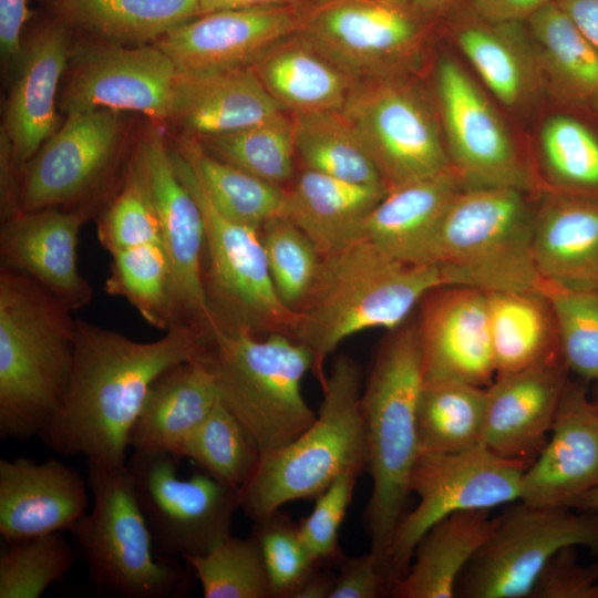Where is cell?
Here are the masks:
<instances>
[{
	"instance_id": "1",
	"label": "cell",
	"mask_w": 598,
	"mask_h": 598,
	"mask_svg": "<svg viewBox=\"0 0 598 598\" xmlns=\"http://www.w3.org/2000/svg\"><path fill=\"white\" fill-rule=\"evenodd\" d=\"M209 333L173 324L152 342L76 319L64 403L39 439L64 456L105 466L126 463L131 429L152 383L166 369L205 354Z\"/></svg>"
},
{
	"instance_id": "2",
	"label": "cell",
	"mask_w": 598,
	"mask_h": 598,
	"mask_svg": "<svg viewBox=\"0 0 598 598\" xmlns=\"http://www.w3.org/2000/svg\"><path fill=\"white\" fill-rule=\"evenodd\" d=\"M72 310L34 279L0 269V436L40 437L66 398Z\"/></svg>"
},
{
	"instance_id": "3",
	"label": "cell",
	"mask_w": 598,
	"mask_h": 598,
	"mask_svg": "<svg viewBox=\"0 0 598 598\" xmlns=\"http://www.w3.org/2000/svg\"><path fill=\"white\" fill-rule=\"evenodd\" d=\"M444 285L437 265L406 264L369 241H350L321 258L292 338L310 350L311 372L321 385L324 362L343 340L398 327L429 291Z\"/></svg>"
},
{
	"instance_id": "4",
	"label": "cell",
	"mask_w": 598,
	"mask_h": 598,
	"mask_svg": "<svg viewBox=\"0 0 598 598\" xmlns=\"http://www.w3.org/2000/svg\"><path fill=\"white\" fill-rule=\"evenodd\" d=\"M422 385L417 321L410 316L380 342L360 400L365 468L372 478L365 522L370 551L384 578L388 551L405 515L411 475L420 454L416 410Z\"/></svg>"
},
{
	"instance_id": "5",
	"label": "cell",
	"mask_w": 598,
	"mask_h": 598,
	"mask_svg": "<svg viewBox=\"0 0 598 598\" xmlns=\"http://www.w3.org/2000/svg\"><path fill=\"white\" fill-rule=\"evenodd\" d=\"M320 386L315 422L289 444L261 454L239 489V508L255 522L289 502L317 498L349 470H365L360 364L346 354L336 357Z\"/></svg>"
},
{
	"instance_id": "6",
	"label": "cell",
	"mask_w": 598,
	"mask_h": 598,
	"mask_svg": "<svg viewBox=\"0 0 598 598\" xmlns=\"http://www.w3.org/2000/svg\"><path fill=\"white\" fill-rule=\"evenodd\" d=\"M221 403L237 417L261 454L289 444L317 414L301 392L311 371L310 350L283 333L265 339L214 324L204 355Z\"/></svg>"
},
{
	"instance_id": "7",
	"label": "cell",
	"mask_w": 598,
	"mask_h": 598,
	"mask_svg": "<svg viewBox=\"0 0 598 598\" xmlns=\"http://www.w3.org/2000/svg\"><path fill=\"white\" fill-rule=\"evenodd\" d=\"M514 187H463L441 226L436 265L446 285L484 291L539 290L533 252L537 203Z\"/></svg>"
},
{
	"instance_id": "8",
	"label": "cell",
	"mask_w": 598,
	"mask_h": 598,
	"mask_svg": "<svg viewBox=\"0 0 598 598\" xmlns=\"http://www.w3.org/2000/svg\"><path fill=\"white\" fill-rule=\"evenodd\" d=\"M93 508L70 532L94 589L116 598H171L184 592L187 571L158 555L126 463L87 462Z\"/></svg>"
},
{
	"instance_id": "9",
	"label": "cell",
	"mask_w": 598,
	"mask_h": 598,
	"mask_svg": "<svg viewBox=\"0 0 598 598\" xmlns=\"http://www.w3.org/2000/svg\"><path fill=\"white\" fill-rule=\"evenodd\" d=\"M169 153L178 177L203 214L204 288L215 324L256 336L283 333L292 338L298 312L287 308L275 290L259 230L223 215L186 157L173 146Z\"/></svg>"
},
{
	"instance_id": "10",
	"label": "cell",
	"mask_w": 598,
	"mask_h": 598,
	"mask_svg": "<svg viewBox=\"0 0 598 598\" xmlns=\"http://www.w3.org/2000/svg\"><path fill=\"white\" fill-rule=\"evenodd\" d=\"M530 463L501 457L485 447L457 453H420L410 489L417 498L393 535L386 563L388 590L408 570L415 546L436 522L452 513L492 509L519 501Z\"/></svg>"
},
{
	"instance_id": "11",
	"label": "cell",
	"mask_w": 598,
	"mask_h": 598,
	"mask_svg": "<svg viewBox=\"0 0 598 598\" xmlns=\"http://www.w3.org/2000/svg\"><path fill=\"white\" fill-rule=\"evenodd\" d=\"M306 4L298 32L357 82L403 76L422 53L423 14L398 2L313 0Z\"/></svg>"
},
{
	"instance_id": "12",
	"label": "cell",
	"mask_w": 598,
	"mask_h": 598,
	"mask_svg": "<svg viewBox=\"0 0 598 598\" xmlns=\"http://www.w3.org/2000/svg\"><path fill=\"white\" fill-rule=\"evenodd\" d=\"M567 546L598 551V514L519 501L497 517L494 532L461 576L456 596L529 597L549 558Z\"/></svg>"
},
{
	"instance_id": "13",
	"label": "cell",
	"mask_w": 598,
	"mask_h": 598,
	"mask_svg": "<svg viewBox=\"0 0 598 598\" xmlns=\"http://www.w3.org/2000/svg\"><path fill=\"white\" fill-rule=\"evenodd\" d=\"M341 111L389 190L452 168L436 115L403 76L358 82Z\"/></svg>"
},
{
	"instance_id": "14",
	"label": "cell",
	"mask_w": 598,
	"mask_h": 598,
	"mask_svg": "<svg viewBox=\"0 0 598 598\" xmlns=\"http://www.w3.org/2000/svg\"><path fill=\"white\" fill-rule=\"evenodd\" d=\"M177 457L134 451L126 460L155 551L183 559L200 556L230 534L239 491L206 472L183 478Z\"/></svg>"
},
{
	"instance_id": "15",
	"label": "cell",
	"mask_w": 598,
	"mask_h": 598,
	"mask_svg": "<svg viewBox=\"0 0 598 598\" xmlns=\"http://www.w3.org/2000/svg\"><path fill=\"white\" fill-rule=\"evenodd\" d=\"M435 90L451 166L465 187L539 192L502 117L455 60H440Z\"/></svg>"
},
{
	"instance_id": "16",
	"label": "cell",
	"mask_w": 598,
	"mask_h": 598,
	"mask_svg": "<svg viewBox=\"0 0 598 598\" xmlns=\"http://www.w3.org/2000/svg\"><path fill=\"white\" fill-rule=\"evenodd\" d=\"M69 66L61 100L66 114L105 109L157 121L176 115L181 73L155 44L79 41L72 44Z\"/></svg>"
},
{
	"instance_id": "17",
	"label": "cell",
	"mask_w": 598,
	"mask_h": 598,
	"mask_svg": "<svg viewBox=\"0 0 598 598\" xmlns=\"http://www.w3.org/2000/svg\"><path fill=\"white\" fill-rule=\"evenodd\" d=\"M157 215L172 275L173 324L210 332L215 324L204 288L205 226L202 210L178 177L156 127L141 138L132 156Z\"/></svg>"
},
{
	"instance_id": "18",
	"label": "cell",
	"mask_w": 598,
	"mask_h": 598,
	"mask_svg": "<svg viewBox=\"0 0 598 598\" xmlns=\"http://www.w3.org/2000/svg\"><path fill=\"white\" fill-rule=\"evenodd\" d=\"M62 126L22 167L20 207H92L93 196L111 173L122 137L120 113L92 110L66 114Z\"/></svg>"
},
{
	"instance_id": "19",
	"label": "cell",
	"mask_w": 598,
	"mask_h": 598,
	"mask_svg": "<svg viewBox=\"0 0 598 598\" xmlns=\"http://www.w3.org/2000/svg\"><path fill=\"white\" fill-rule=\"evenodd\" d=\"M416 316L423 382L456 380L486 388L495 378L486 291L439 286Z\"/></svg>"
},
{
	"instance_id": "20",
	"label": "cell",
	"mask_w": 598,
	"mask_h": 598,
	"mask_svg": "<svg viewBox=\"0 0 598 598\" xmlns=\"http://www.w3.org/2000/svg\"><path fill=\"white\" fill-rule=\"evenodd\" d=\"M301 12L302 6H278L206 13L154 44L184 74L246 66L271 44L297 32Z\"/></svg>"
},
{
	"instance_id": "21",
	"label": "cell",
	"mask_w": 598,
	"mask_h": 598,
	"mask_svg": "<svg viewBox=\"0 0 598 598\" xmlns=\"http://www.w3.org/2000/svg\"><path fill=\"white\" fill-rule=\"evenodd\" d=\"M89 207H50L1 221V267L23 274L72 311L87 306L93 288L78 268V240L92 217Z\"/></svg>"
},
{
	"instance_id": "22",
	"label": "cell",
	"mask_w": 598,
	"mask_h": 598,
	"mask_svg": "<svg viewBox=\"0 0 598 598\" xmlns=\"http://www.w3.org/2000/svg\"><path fill=\"white\" fill-rule=\"evenodd\" d=\"M598 487V410L582 382L568 381L546 444L524 471L519 501L570 507Z\"/></svg>"
},
{
	"instance_id": "23",
	"label": "cell",
	"mask_w": 598,
	"mask_h": 598,
	"mask_svg": "<svg viewBox=\"0 0 598 598\" xmlns=\"http://www.w3.org/2000/svg\"><path fill=\"white\" fill-rule=\"evenodd\" d=\"M568 374L559 359L495 375L486 386L483 447L532 463L547 442Z\"/></svg>"
},
{
	"instance_id": "24",
	"label": "cell",
	"mask_w": 598,
	"mask_h": 598,
	"mask_svg": "<svg viewBox=\"0 0 598 598\" xmlns=\"http://www.w3.org/2000/svg\"><path fill=\"white\" fill-rule=\"evenodd\" d=\"M80 473L56 458L0 460V534L6 543L71 532L86 515Z\"/></svg>"
},
{
	"instance_id": "25",
	"label": "cell",
	"mask_w": 598,
	"mask_h": 598,
	"mask_svg": "<svg viewBox=\"0 0 598 598\" xmlns=\"http://www.w3.org/2000/svg\"><path fill=\"white\" fill-rule=\"evenodd\" d=\"M70 28L54 21L38 29L25 43L3 112L16 167H22L59 128L58 85L69 66Z\"/></svg>"
},
{
	"instance_id": "26",
	"label": "cell",
	"mask_w": 598,
	"mask_h": 598,
	"mask_svg": "<svg viewBox=\"0 0 598 598\" xmlns=\"http://www.w3.org/2000/svg\"><path fill=\"white\" fill-rule=\"evenodd\" d=\"M463 187L451 168L390 189L357 225L349 243L369 241L406 264L436 265L444 216Z\"/></svg>"
},
{
	"instance_id": "27",
	"label": "cell",
	"mask_w": 598,
	"mask_h": 598,
	"mask_svg": "<svg viewBox=\"0 0 598 598\" xmlns=\"http://www.w3.org/2000/svg\"><path fill=\"white\" fill-rule=\"evenodd\" d=\"M533 252L549 287L598 291V198L540 192Z\"/></svg>"
},
{
	"instance_id": "28",
	"label": "cell",
	"mask_w": 598,
	"mask_h": 598,
	"mask_svg": "<svg viewBox=\"0 0 598 598\" xmlns=\"http://www.w3.org/2000/svg\"><path fill=\"white\" fill-rule=\"evenodd\" d=\"M204 355L172 365L156 378L131 429L130 447L182 458L186 441L219 401Z\"/></svg>"
},
{
	"instance_id": "29",
	"label": "cell",
	"mask_w": 598,
	"mask_h": 598,
	"mask_svg": "<svg viewBox=\"0 0 598 598\" xmlns=\"http://www.w3.org/2000/svg\"><path fill=\"white\" fill-rule=\"evenodd\" d=\"M285 110L249 65L181 73L173 121L198 137L236 132L274 118Z\"/></svg>"
},
{
	"instance_id": "30",
	"label": "cell",
	"mask_w": 598,
	"mask_h": 598,
	"mask_svg": "<svg viewBox=\"0 0 598 598\" xmlns=\"http://www.w3.org/2000/svg\"><path fill=\"white\" fill-rule=\"evenodd\" d=\"M491 509H467L436 522L415 546L406 573L389 589L395 598H453L470 561L497 525Z\"/></svg>"
},
{
	"instance_id": "31",
	"label": "cell",
	"mask_w": 598,
	"mask_h": 598,
	"mask_svg": "<svg viewBox=\"0 0 598 598\" xmlns=\"http://www.w3.org/2000/svg\"><path fill=\"white\" fill-rule=\"evenodd\" d=\"M249 66L271 97L292 114L341 111L358 83L298 31L271 44Z\"/></svg>"
},
{
	"instance_id": "32",
	"label": "cell",
	"mask_w": 598,
	"mask_h": 598,
	"mask_svg": "<svg viewBox=\"0 0 598 598\" xmlns=\"http://www.w3.org/2000/svg\"><path fill=\"white\" fill-rule=\"evenodd\" d=\"M385 185H365L303 168L289 187L280 216L313 243L321 257L349 243L362 218L385 196Z\"/></svg>"
},
{
	"instance_id": "33",
	"label": "cell",
	"mask_w": 598,
	"mask_h": 598,
	"mask_svg": "<svg viewBox=\"0 0 598 598\" xmlns=\"http://www.w3.org/2000/svg\"><path fill=\"white\" fill-rule=\"evenodd\" d=\"M486 295L495 375L563 359L557 322L546 292L505 290Z\"/></svg>"
},
{
	"instance_id": "34",
	"label": "cell",
	"mask_w": 598,
	"mask_h": 598,
	"mask_svg": "<svg viewBox=\"0 0 598 598\" xmlns=\"http://www.w3.org/2000/svg\"><path fill=\"white\" fill-rule=\"evenodd\" d=\"M55 19L95 40L126 47L154 44L202 16L198 0H47Z\"/></svg>"
},
{
	"instance_id": "35",
	"label": "cell",
	"mask_w": 598,
	"mask_h": 598,
	"mask_svg": "<svg viewBox=\"0 0 598 598\" xmlns=\"http://www.w3.org/2000/svg\"><path fill=\"white\" fill-rule=\"evenodd\" d=\"M519 23L467 24L456 42L492 93L509 107L527 103L544 84L534 42Z\"/></svg>"
},
{
	"instance_id": "36",
	"label": "cell",
	"mask_w": 598,
	"mask_h": 598,
	"mask_svg": "<svg viewBox=\"0 0 598 598\" xmlns=\"http://www.w3.org/2000/svg\"><path fill=\"white\" fill-rule=\"evenodd\" d=\"M527 21L544 83L565 105H591L598 96V49L554 1Z\"/></svg>"
},
{
	"instance_id": "37",
	"label": "cell",
	"mask_w": 598,
	"mask_h": 598,
	"mask_svg": "<svg viewBox=\"0 0 598 598\" xmlns=\"http://www.w3.org/2000/svg\"><path fill=\"white\" fill-rule=\"evenodd\" d=\"M486 388L456 380L423 382L416 410L420 453L483 447Z\"/></svg>"
},
{
	"instance_id": "38",
	"label": "cell",
	"mask_w": 598,
	"mask_h": 598,
	"mask_svg": "<svg viewBox=\"0 0 598 598\" xmlns=\"http://www.w3.org/2000/svg\"><path fill=\"white\" fill-rule=\"evenodd\" d=\"M174 147L190 163L214 206L233 221L259 230L280 216L285 187L214 156L193 136L182 137Z\"/></svg>"
},
{
	"instance_id": "39",
	"label": "cell",
	"mask_w": 598,
	"mask_h": 598,
	"mask_svg": "<svg viewBox=\"0 0 598 598\" xmlns=\"http://www.w3.org/2000/svg\"><path fill=\"white\" fill-rule=\"evenodd\" d=\"M291 118L296 154L305 168L351 183L384 185L363 140L342 111L296 113Z\"/></svg>"
},
{
	"instance_id": "40",
	"label": "cell",
	"mask_w": 598,
	"mask_h": 598,
	"mask_svg": "<svg viewBox=\"0 0 598 598\" xmlns=\"http://www.w3.org/2000/svg\"><path fill=\"white\" fill-rule=\"evenodd\" d=\"M539 162L540 192L598 198L597 122L576 112L551 115L542 127Z\"/></svg>"
},
{
	"instance_id": "41",
	"label": "cell",
	"mask_w": 598,
	"mask_h": 598,
	"mask_svg": "<svg viewBox=\"0 0 598 598\" xmlns=\"http://www.w3.org/2000/svg\"><path fill=\"white\" fill-rule=\"evenodd\" d=\"M105 291L125 298L152 327L174 323L171 265L162 243H150L112 254Z\"/></svg>"
},
{
	"instance_id": "42",
	"label": "cell",
	"mask_w": 598,
	"mask_h": 598,
	"mask_svg": "<svg viewBox=\"0 0 598 598\" xmlns=\"http://www.w3.org/2000/svg\"><path fill=\"white\" fill-rule=\"evenodd\" d=\"M214 156L285 187L295 172L292 118L285 113L256 125L198 140Z\"/></svg>"
},
{
	"instance_id": "43",
	"label": "cell",
	"mask_w": 598,
	"mask_h": 598,
	"mask_svg": "<svg viewBox=\"0 0 598 598\" xmlns=\"http://www.w3.org/2000/svg\"><path fill=\"white\" fill-rule=\"evenodd\" d=\"M260 456L255 441L220 399L190 434L182 454L237 491L251 477Z\"/></svg>"
},
{
	"instance_id": "44",
	"label": "cell",
	"mask_w": 598,
	"mask_h": 598,
	"mask_svg": "<svg viewBox=\"0 0 598 598\" xmlns=\"http://www.w3.org/2000/svg\"><path fill=\"white\" fill-rule=\"evenodd\" d=\"M205 598H272L257 539L226 536L200 556L184 559Z\"/></svg>"
},
{
	"instance_id": "45",
	"label": "cell",
	"mask_w": 598,
	"mask_h": 598,
	"mask_svg": "<svg viewBox=\"0 0 598 598\" xmlns=\"http://www.w3.org/2000/svg\"><path fill=\"white\" fill-rule=\"evenodd\" d=\"M7 545L0 554V598L40 597L66 576L76 556L61 532Z\"/></svg>"
},
{
	"instance_id": "46",
	"label": "cell",
	"mask_w": 598,
	"mask_h": 598,
	"mask_svg": "<svg viewBox=\"0 0 598 598\" xmlns=\"http://www.w3.org/2000/svg\"><path fill=\"white\" fill-rule=\"evenodd\" d=\"M259 236L275 290L297 312L313 286L322 257L307 235L282 216L265 223Z\"/></svg>"
},
{
	"instance_id": "47",
	"label": "cell",
	"mask_w": 598,
	"mask_h": 598,
	"mask_svg": "<svg viewBox=\"0 0 598 598\" xmlns=\"http://www.w3.org/2000/svg\"><path fill=\"white\" fill-rule=\"evenodd\" d=\"M563 359L585 381L598 380V291L549 287Z\"/></svg>"
},
{
	"instance_id": "48",
	"label": "cell",
	"mask_w": 598,
	"mask_h": 598,
	"mask_svg": "<svg viewBox=\"0 0 598 598\" xmlns=\"http://www.w3.org/2000/svg\"><path fill=\"white\" fill-rule=\"evenodd\" d=\"M97 238L111 255L144 244L162 243L156 212L132 158L118 193L97 218Z\"/></svg>"
},
{
	"instance_id": "49",
	"label": "cell",
	"mask_w": 598,
	"mask_h": 598,
	"mask_svg": "<svg viewBox=\"0 0 598 598\" xmlns=\"http://www.w3.org/2000/svg\"><path fill=\"white\" fill-rule=\"evenodd\" d=\"M252 535L260 547L272 598H290L319 566L303 546L298 524L277 511L256 522Z\"/></svg>"
},
{
	"instance_id": "50",
	"label": "cell",
	"mask_w": 598,
	"mask_h": 598,
	"mask_svg": "<svg viewBox=\"0 0 598 598\" xmlns=\"http://www.w3.org/2000/svg\"><path fill=\"white\" fill-rule=\"evenodd\" d=\"M362 471L340 474L316 498L312 512L298 524L300 539L310 557L320 564L342 560L339 529L352 501L354 486Z\"/></svg>"
},
{
	"instance_id": "51",
	"label": "cell",
	"mask_w": 598,
	"mask_h": 598,
	"mask_svg": "<svg viewBox=\"0 0 598 598\" xmlns=\"http://www.w3.org/2000/svg\"><path fill=\"white\" fill-rule=\"evenodd\" d=\"M529 598H598V564L585 566L576 546L564 547L544 566Z\"/></svg>"
},
{
	"instance_id": "52",
	"label": "cell",
	"mask_w": 598,
	"mask_h": 598,
	"mask_svg": "<svg viewBox=\"0 0 598 598\" xmlns=\"http://www.w3.org/2000/svg\"><path fill=\"white\" fill-rule=\"evenodd\" d=\"M386 589L377 557L368 554L343 558L329 598H377Z\"/></svg>"
},
{
	"instance_id": "53",
	"label": "cell",
	"mask_w": 598,
	"mask_h": 598,
	"mask_svg": "<svg viewBox=\"0 0 598 598\" xmlns=\"http://www.w3.org/2000/svg\"><path fill=\"white\" fill-rule=\"evenodd\" d=\"M32 18L27 0H0V48L6 63L14 68L19 63L23 43L21 33Z\"/></svg>"
},
{
	"instance_id": "54",
	"label": "cell",
	"mask_w": 598,
	"mask_h": 598,
	"mask_svg": "<svg viewBox=\"0 0 598 598\" xmlns=\"http://www.w3.org/2000/svg\"><path fill=\"white\" fill-rule=\"evenodd\" d=\"M482 21L504 24L528 20L553 0H467Z\"/></svg>"
},
{
	"instance_id": "55",
	"label": "cell",
	"mask_w": 598,
	"mask_h": 598,
	"mask_svg": "<svg viewBox=\"0 0 598 598\" xmlns=\"http://www.w3.org/2000/svg\"><path fill=\"white\" fill-rule=\"evenodd\" d=\"M21 210L20 178L16 167L11 144L3 130H0V214L1 221Z\"/></svg>"
},
{
	"instance_id": "56",
	"label": "cell",
	"mask_w": 598,
	"mask_h": 598,
	"mask_svg": "<svg viewBox=\"0 0 598 598\" xmlns=\"http://www.w3.org/2000/svg\"><path fill=\"white\" fill-rule=\"evenodd\" d=\"M598 49V0H553Z\"/></svg>"
},
{
	"instance_id": "57",
	"label": "cell",
	"mask_w": 598,
	"mask_h": 598,
	"mask_svg": "<svg viewBox=\"0 0 598 598\" xmlns=\"http://www.w3.org/2000/svg\"><path fill=\"white\" fill-rule=\"evenodd\" d=\"M308 0H198L202 14L260 7L303 6Z\"/></svg>"
},
{
	"instance_id": "58",
	"label": "cell",
	"mask_w": 598,
	"mask_h": 598,
	"mask_svg": "<svg viewBox=\"0 0 598 598\" xmlns=\"http://www.w3.org/2000/svg\"><path fill=\"white\" fill-rule=\"evenodd\" d=\"M334 576L316 569L291 595L290 598H329Z\"/></svg>"
},
{
	"instance_id": "59",
	"label": "cell",
	"mask_w": 598,
	"mask_h": 598,
	"mask_svg": "<svg viewBox=\"0 0 598 598\" xmlns=\"http://www.w3.org/2000/svg\"><path fill=\"white\" fill-rule=\"evenodd\" d=\"M419 13L425 14L446 8L462 0H392Z\"/></svg>"
},
{
	"instance_id": "60",
	"label": "cell",
	"mask_w": 598,
	"mask_h": 598,
	"mask_svg": "<svg viewBox=\"0 0 598 598\" xmlns=\"http://www.w3.org/2000/svg\"><path fill=\"white\" fill-rule=\"evenodd\" d=\"M570 508L598 514V487L592 488L574 499L570 504Z\"/></svg>"
},
{
	"instance_id": "61",
	"label": "cell",
	"mask_w": 598,
	"mask_h": 598,
	"mask_svg": "<svg viewBox=\"0 0 598 598\" xmlns=\"http://www.w3.org/2000/svg\"><path fill=\"white\" fill-rule=\"evenodd\" d=\"M591 400H592V403L595 404V406L598 410V380H597V383H596L595 391H594V394L591 396Z\"/></svg>"
},
{
	"instance_id": "62",
	"label": "cell",
	"mask_w": 598,
	"mask_h": 598,
	"mask_svg": "<svg viewBox=\"0 0 598 598\" xmlns=\"http://www.w3.org/2000/svg\"><path fill=\"white\" fill-rule=\"evenodd\" d=\"M591 106L598 111V96L595 99V101L591 103Z\"/></svg>"
}]
</instances>
